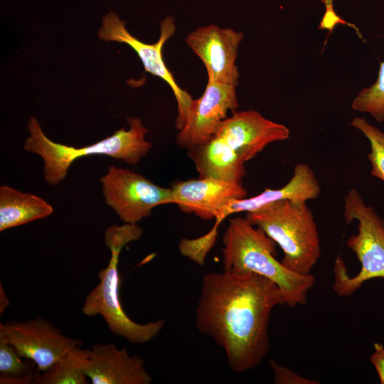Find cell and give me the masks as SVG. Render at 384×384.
I'll list each match as a JSON object with an SVG mask.
<instances>
[{"label":"cell","instance_id":"cell-3","mask_svg":"<svg viewBox=\"0 0 384 384\" xmlns=\"http://www.w3.org/2000/svg\"><path fill=\"white\" fill-rule=\"evenodd\" d=\"M129 129L124 127L97 142L75 147L50 139L43 132L38 120L29 119L23 149L38 154L43 161L45 181L50 186H57L67 176L72 164L77 159L90 155H105L119 159L128 164L136 165L152 147L145 136L149 129L138 117L127 118Z\"/></svg>","mask_w":384,"mask_h":384},{"label":"cell","instance_id":"cell-11","mask_svg":"<svg viewBox=\"0 0 384 384\" xmlns=\"http://www.w3.org/2000/svg\"><path fill=\"white\" fill-rule=\"evenodd\" d=\"M242 32L210 24L190 32L186 43L204 64L208 80L238 85L239 72L235 61Z\"/></svg>","mask_w":384,"mask_h":384},{"label":"cell","instance_id":"cell-12","mask_svg":"<svg viewBox=\"0 0 384 384\" xmlns=\"http://www.w3.org/2000/svg\"><path fill=\"white\" fill-rule=\"evenodd\" d=\"M174 204L186 213L205 220L221 222L228 206L247 197L242 183L212 177H200L175 183L171 186Z\"/></svg>","mask_w":384,"mask_h":384},{"label":"cell","instance_id":"cell-25","mask_svg":"<svg viewBox=\"0 0 384 384\" xmlns=\"http://www.w3.org/2000/svg\"><path fill=\"white\" fill-rule=\"evenodd\" d=\"M373 348L370 361L377 371L380 383L384 384V346L381 343H374Z\"/></svg>","mask_w":384,"mask_h":384},{"label":"cell","instance_id":"cell-13","mask_svg":"<svg viewBox=\"0 0 384 384\" xmlns=\"http://www.w3.org/2000/svg\"><path fill=\"white\" fill-rule=\"evenodd\" d=\"M214 135L223 139L246 162L268 144L289 139L290 130L257 111L245 110L233 112L222 122Z\"/></svg>","mask_w":384,"mask_h":384},{"label":"cell","instance_id":"cell-5","mask_svg":"<svg viewBox=\"0 0 384 384\" xmlns=\"http://www.w3.org/2000/svg\"><path fill=\"white\" fill-rule=\"evenodd\" d=\"M246 218L280 247L285 267L298 274H311L320 257L321 244L314 214L306 203L280 201L247 213Z\"/></svg>","mask_w":384,"mask_h":384},{"label":"cell","instance_id":"cell-2","mask_svg":"<svg viewBox=\"0 0 384 384\" xmlns=\"http://www.w3.org/2000/svg\"><path fill=\"white\" fill-rule=\"evenodd\" d=\"M223 244V270L249 271L270 279L279 287L289 307L307 302L315 277L285 267L275 258L276 242L246 217L230 220Z\"/></svg>","mask_w":384,"mask_h":384},{"label":"cell","instance_id":"cell-9","mask_svg":"<svg viewBox=\"0 0 384 384\" xmlns=\"http://www.w3.org/2000/svg\"><path fill=\"white\" fill-rule=\"evenodd\" d=\"M0 334L21 357L35 363L37 372L46 370L65 353L82 346L81 341L67 336L40 316L0 324Z\"/></svg>","mask_w":384,"mask_h":384},{"label":"cell","instance_id":"cell-6","mask_svg":"<svg viewBox=\"0 0 384 384\" xmlns=\"http://www.w3.org/2000/svg\"><path fill=\"white\" fill-rule=\"evenodd\" d=\"M343 201L346 223H358L357 233L347 239L346 246L356 254L361 269L351 277L342 257H336L333 290L341 297L351 296L368 280L384 278V220L366 203L356 188L349 190Z\"/></svg>","mask_w":384,"mask_h":384},{"label":"cell","instance_id":"cell-27","mask_svg":"<svg viewBox=\"0 0 384 384\" xmlns=\"http://www.w3.org/2000/svg\"><path fill=\"white\" fill-rule=\"evenodd\" d=\"M9 299L7 297L2 284H0V314L1 315L6 309L9 306Z\"/></svg>","mask_w":384,"mask_h":384},{"label":"cell","instance_id":"cell-20","mask_svg":"<svg viewBox=\"0 0 384 384\" xmlns=\"http://www.w3.org/2000/svg\"><path fill=\"white\" fill-rule=\"evenodd\" d=\"M351 125L368 140L370 151L367 156L371 164L370 174L384 182V132L370 124L364 117H354Z\"/></svg>","mask_w":384,"mask_h":384},{"label":"cell","instance_id":"cell-8","mask_svg":"<svg viewBox=\"0 0 384 384\" xmlns=\"http://www.w3.org/2000/svg\"><path fill=\"white\" fill-rule=\"evenodd\" d=\"M125 24L126 22L121 20L117 14L110 11L102 18L98 36L107 42L115 41L130 46L140 58L145 70L161 78L170 86L178 105L176 127L178 130L181 129L193 98L176 83L173 74L166 67L162 52L166 41L175 33L174 18L169 16L161 21L159 40L153 44L142 42L132 36Z\"/></svg>","mask_w":384,"mask_h":384},{"label":"cell","instance_id":"cell-26","mask_svg":"<svg viewBox=\"0 0 384 384\" xmlns=\"http://www.w3.org/2000/svg\"><path fill=\"white\" fill-rule=\"evenodd\" d=\"M37 372L27 375H12L1 373V384H34Z\"/></svg>","mask_w":384,"mask_h":384},{"label":"cell","instance_id":"cell-17","mask_svg":"<svg viewBox=\"0 0 384 384\" xmlns=\"http://www.w3.org/2000/svg\"><path fill=\"white\" fill-rule=\"evenodd\" d=\"M53 208L43 198L9 186L0 187V231L44 218Z\"/></svg>","mask_w":384,"mask_h":384},{"label":"cell","instance_id":"cell-14","mask_svg":"<svg viewBox=\"0 0 384 384\" xmlns=\"http://www.w3.org/2000/svg\"><path fill=\"white\" fill-rule=\"evenodd\" d=\"M82 370L92 384H149L152 378L144 360L131 356L114 343H97L84 349Z\"/></svg>","mask_w":384,"mask_h":384},{"label":"cell","instance_id":"cell-19","mask_svg":"<svg viewBox=\"0 0 384 384\" xmlns=\"http://www.w3.org/2000/svg\"><path fill=\"white\" fill-rule=\"evenodd\" d=\"M351 108L370 114L378 122H384V60L380 63L376 81L358 92Z\"/></svg>","mask_w":384,"mask_h":384},{"label":"cell","instance_id":"cell-18","mask_svg":"<svg viewBox=\"0 0 384 384\" xmlns=\"http://www.w3.org/2000/svg\"><path fill=\"white\" fill-rule=\"evenodd\" d=\"M84 349L78 346L60 357L46 370L37 372L34 384H87L82 370Z\"/></svg>","mask_w":384,"mask_h":384},{"label":"cell","instance_id":"cell-24","mask_svg":"<svg viewBox=\"0 0 384 384\" xmlns=\"http://www.w3.org/2000/svg\"><path fill=\"white\" fill-rule=\"evenodd\" d=\"M270 366L274 374L276 384H314L317 381L311 380L296 373L293 370L270 361Z\"/></svg>","mask_w":384,"mask_h":384},{"label":"cell","instance_id":"cell-21","mask_svg":"<svg viewBox=\"0 0 384 384\" xmlns=\"http://www.w3.org/2000/svg\"><path fill=\"white\" fill-rule=\"evenodd\" d=\"M21 356L17 350L0 334V372L12 375H27L37 372L36 365Z\"/></svg>","mask_w":384,"mask_h":384},{"label":"cell","instance_id":"cell-16","mask_svg":"<svg viewBox=\"0 0 384 384\" xmlns=\"http://www.w3.org/2000/svg\"><path fill=\"white\" fill-rule=\"evenodd\" d=\"M200 177H212L242 183L245 161L223 139L213 135L206 142L187 149Z\"/></svg>","mask_w":384,"mask_h":384},{"label":"cell","instance_id":"cell-23","mask_svg":"<svg viewBox=\"0 0 384 384\" xmlns=\"http://www.w3.org/2000/svg\"><path fill=\"white\" fill-rule=\"evenodd\" d=\"M321 1L325 5L326 11L324 14L323 15V17L319 23V28L321 30H327L329 31V34L327 35L326 39L328 38L329 35L333 32L334 28L338 24H343V25H346L349 27L353 28L356 31L358 37L361 40L365 41L358 28L356 25L346 21L344 19L341 18L335 12L334 9V0H321Z\"/></svg>","mask_w":384,"mask_h":384},{"label":"cell","instance_id":"cell-4","mask_svg":"<svg viewBox=\"0 0 384 384\" xmlns=\"http://www.w3.org/2000/svg\"><path fill=\"white\" fill-rule=\"evenodd\" d=\"M142 228L136 224L125 223L109 226L104 235L105 244L111 251L107 266L97 274L99 283L88 293L82 312L88 316L100 315L110 331L132 343H145L157 336L165 324L164 319L146 324L132 320L124 311L119 297L118 262L121 251L128 243L138 240Z\"/></svg>","mask_w":384,"mask_h":384},{"label":"cell","instance_id":"cell-1","mask_svg":"<svg viewBox=\"0 0 384 384\" xmlns=\"http://www.w3.org/2000/svg\"><path fill=\"white\" fill-rule=\"evenodd\" d=\"M285 304L279 287L249 271L206 274L196 311V326L223 348L230 369L242 373L259 366L270 349L272 311Z\"/></svg>","mask_w":384,"mask_h":384},{"label":"cell","instance_id":"cell-7","mask_svg":"<svg viewBox=\"0 0 384 384\" xmlns=\"http://www.w3.org/2000/svg\"><path fill=\"white\" fill-rule=\"evenodd\" d=\"M105 201L125 223L136 224L160 205L174 204L171 188H163L127 169L109 166L100 178Z\"/></svg>","mask_w":384,"mask_h":384},{"label":"cell","instance_id":"cell-15","mask_svg":"<svg viewBox=\"0 0 384 384\" xmlns=\"http://www.w3.org/2000/svg\"><path fill=\"white\" fill-rule=\"evenodd\" d=\"M321 193V186L314 170L305 163H299L294 168L292 178L277 189L267 188L250 198L233 201L224 211V218L240 212H252L261 208L284 200L307 203L316 199Z\"/></svg>","mask_w":384,"mask_h":384},{"label":"cell","instance_id":"cell-10","mask_svg":"<svg viewBox=\"0 0 384 384\" xmlns=\"http://www.w3.org/2000/svg\"><path fill=\"white\" fill-rule=\"evenodd\" d=\"M235 86L208 80L203 94L193 100L176 142L189 149L210 139L217 132L228 111L238 108Z\"/></svg>","mask_w":384,"mask_h":384},{"label":"cell","instance_id":"cell-22","mask_svg":"<svg viewBox=\"0 0 384 384\" xmlns=\"http://www.w3.org/2000/svg\"><path fill=\"white\" fill-rule=\"evenodd\" d=\"M219 224L215 221L213 229L203 237L195 240L182 239L179 243L181 253L198 265H203L206 254L215 242Z\"/></svg>","mask_w":384,"mask_h":384}]
</instances>
